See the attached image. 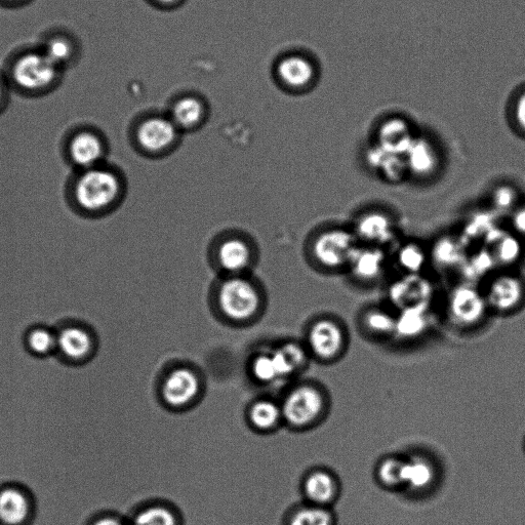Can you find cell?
I'll use <instances>...</instances> for the list:
<instances>
[{
	"label": "cell",
	"mask_w": 525,
	"mask_h": 525,
	"mask_svg": "<svg viewBox=\"0 0 525 525\" xmlns=\"http://www.w3.org/2000/svg\"><path fill=\"white\" fill-rule=\"evenodd\" d=\"M128 184L119 168L108 163L73 171L64 186V198L76 216L99 220L113 214L126 199Z\"/></svg>",
	"instance_id": "cell-1"
},
{
	"label": "cell",
	"mask_w": 525,
	"mask_h": 525,
	"mask_svg": "<svg viewBox=\"0 0 525 525\" xmlns=\"http://www.w3.org/2000/svg\"><path fill=\"white\" fill-rule=\"evenodd\" d=\"M2 70L12 92L27 99L53 94L63 84L66 74L38 45L12 52Z\"/></svg>",
	"instance_id": "cell-2"
},
{
	"label": "cell",
	"mask_w": 525,
	"mask_h": 525,
	"mask_svg": "<svg viewBox=\"0 0 525 525\" xmlns=\"http://www.w3.org/2000/svg\"><path fill=\"white\" fill-rule=\"evenodd\" d=\"M211 297L220 314L234 323L255 319L266 300L264 286L253 274L218 277Z\"/></svg>",
	"instance_id": "cell-3"
},
{
	"label": "cell",
	"mask_w": 525,
	"mask_h": 525,
	"mask_svg": "<svg viewBox=\"0 0 525 525\" xmlns=\"http://www.w3.org/2000/svg\"><path fill=\"white\" fill-rule=\"evenodd\" d=\"M259 259L256 241L241 231H225L212 242L209 250L211 266L218 277L253 274Z\"/></svg>",
	"instance_id": "cell-4"
},
{
	"label": "cell",
	"mask_w": 525,
	"mask_h": 525,
	"mask_svg": "<svg viewBox=\"0 0 525 525\" xmlns=\"http://www.w3.org/2000/svg\"><path fill=\"white\" fill-rule=\"evenodd\" d=\"M106 135L92 125H76L61 140V154L72 172L82 171L106 163L109 154Z\"/></svg>",
	"instance_id": "cell-5"
},
{
	"label": "cell",
	"mask_w": 525,
	"mask_h": 525,
	"mask_svg": "<svg viewBox=\"0 0 525 525\" xmlns=\"http://www.w3.org/2000/svg\"><path fill=\"white\" fill-rule=\"evenodd\" d=\"M183 133L169 115L152 114L137 120L130 138L136 151L148 158H163L176 150Z\"/></svg>",
	"instance_id": "cell-6"
},
{
	"label": "cell",
	"mask_w": 525,
	"mask_h": 525,
	"mask_svg": "<svg viewBox=\"0 0 525 525\" xmlns=\"http://www.w3.org/2000/svg\"><path fill=\"white\" fill-rule=\"evenodd\" d=\"M358 248L359 240L354 232L330 228L313 236L308 252L316 266L338 270L349 266Z\"/></svg>",
	"instance_id": "cell-7"
},
{
	"label": "cell",
	"mask_w": 525,
	"mask_h": 525,
	"mask_svg": "<svg viewBox=\"0 0 525 525\" xmlns=\"http://www.w3.org/2000/svg\"><path fill=\"white\" fill-rule=\"evenodd\" d=\"M37 45L65 72L76 67L83 59L82 40L63 27L49 29L40 36Z\"/></svg>",
	"instance_id": "cell-8"
},
{
	"label": "cell",
	"mask_w": 525,
	"mask_h": 525,
	"mask_svg": "<svg viewBox=\"0 0 525 525\" xmlns=\"http://www.w3.org/2000/svg\"><path fill=\"white\" fill-rule=\"evenodd\" d=\"M325 408L322 394L314 387L302 386L293 390L281 407L282 417L296 427L316 421Z\"/></svg>",
	"instance_id": "cell-9"
},
{
	"label": "cell",
	"mask_w": 525,
	"mask_h": 525,
	"mask_svg": "<svg viewBox=\"0 0 525 525\" xmlns=\"http://www.w3.org/2000/svg\"><path fill=\"white\" fill-rule=\"evenodd\" d=\"M318 75L312 59L303 54H289L282 57L275 66L279 84L290 92H305L313 87Z\"/></svg>",
	"instance_id": "cell-10"
},
{
	"label": "cell",
	"mask_w": 525,
	"mask_h": 525,
	"mask_svg": "<svg viewBox=\"0 0 525 525\" xmlns=\"http://www.w3.org/2000/svg\"><path fill=\"white\" fill-rule=\"evenodd\" d=\"M486 296L488 305L499 312H512L525 302V281L515 273H504L495 277Z\"/></svg>",
	"instance_id": "cell-11"
},
{
	"label": "cell",
	"mask_w": 525,
	"mask_h": 525,
	"mask_svg": "<svg viewBox=\"0 0 525 525\" xmlns=\"http://www.w3.org/2000/svg\"><path fill=\"white\" fill-rule=\"evenodd\" d=\"M488 306L486 296L469 285L456 288L449 301L452 317L462 326H472L479 322L486 315Z\"/></svg>",
	"instance_id": "cell-12"
},
{
	"label": "cell",
	"mask_w": 525,
	"mask_h": 525,
	"mask_svg": "<svg viewBox=\"0 0 525 525\" xmlns=\"http://www.w3.org/2000/svg\"><path fill=\"white\" fill-rule=\"evenodd\" d=\"M57 333V349L70 361L79 362L91 357L95 338L83 323H66Z\"/></svg>",
	"instance_id": "cell-13"
},
{
	"label": "cell",
	"mask_w": 525,
	"mask_h": 525,
	"mask_svg": "<svg viewBox=\"0 0 525 525\" xmlns=\"http://www.w3.org/2000/svg\"><path fill=\"white\" fill-rule=\"evenodd\" d=\"M308 342L316 356L331 359L342 350L344 334L337 322L320 319L313 323L308 334Z\"/></svg>",
	"instance_id": "cell-14"
},
{
	"label": "cell",
	"mask_w": 525,
	"mask_h": 525,
	"mask_svg": "<svg viewBox=\"0 0 525 525\" xmlns=\"http://www.w3.org/2000/svg\"><path fill=\"white\" fill-rule=\"evenodd\" d=\"M416 136L405 118L393 116L385 121L378 130L377 146L383 151L405 156Z\"/></svg>",
	"instance_id": "cell-15"
},
{
	"label": "cell",
	"mask_w": 525,
	"mask_h": 525,
	"mask_svg": "<svg viewBox=\"0 0 525 525\" xmlns=\"http://www.w3.org/2000/svg\"><path fill=\"white\" fill-rule=\"evenodd\" d=\"M431 294L432 288L428 280L420 274H407L391 288L390 299L401 310H405L427 307Z\"/></svg>",
	"instance_id": "cell-16"
},
{
	"label": "cell",
	"mask_w": 525,
	"mask_h": 525,
	"mask_svg": "<svg viewBox=\"0 0 525 525\" xmlns=\"http://www.w3.org/2000/svg\"><path fill=\"white\" fill-rule=\"evenodd\" d=\"M182 133L195 132L206 124L207 103L195 95H185L174 101L168 114Z\"/></svg>",
	"instance_id": "cell-17"
},
{
	"label": "cell",
	"mask_w": 525,
	"mask_h": 525,
	"mask_svg": "<svg viewBox=\"0 0 525 525\" xmlns=\"http://www.w3.org/2000/svg\"><path fill=\"white\" fill-rule=\"evenodd\" d=\"M354 233L358 240L380 248V246L390 244L394 239L395 226L388 215L381 212H370L358 219Z\"/></svg>",
	"instance_id": "cell-18"
},
{
	"label": "cell",
	"mask_w": 525,
	"mask_h": 525,
	"mask_svg": "<svg viewBox=\"0 0 525 525\" xmlns=\"http://www.w3.org/2000/svg\"><path fill=\"white\" fill-rule=\"evenodd\" d=\"M200 390L197 376L188 369L172 372L165 381L163 395L169 406L182 408L194 400Z\"/></svg>",
	"instance_id": "cell-19"
},
{
	"label": "cell",
	"mask_w": 525,
	"mask_h": 525,
	"mask_svg": "<svg viewBox=\"0 0 525 525\" xmlns=\"http://www.w3.org/2000/svg\"><path fill=\"white\" fill-rule=\"evenodd\" d=\"M32 511L31 499L23 490L16 487L0 490V524L26 525Z\"/></svg>",
	"instance_id": "cell-20"
},
{
	"label": "cell",
	"mask_w": 525,
	"mask_h": 525,
	"mask_svg": "<svg viewBox=\"0 0 525 525\" xmlns=\"http://www.w3.org/2000/svg\"><path fill=\"white\" fill-rule=\"evenodd\" d=\"M409 172L426 178L436 173L440 157L435 145L425 137H416L405 155Z\"/></svg>",
	"instance_id": "cell-21"
},
{
	"label": "cell",
	"mask_w": 525,
	"mask_h": 525,
	"mask_svg": "<svg viewBox=\"0 0 525 525\" xmlns=\"http://www.w3.org/2000/svg\"><path fill=\"white\" fill-rule=\"evenodd\" d=\"M348 267L355 278L374 281L385 271L386 255L379 247L359 246Z\"/></svg>",
	"instance_id": "cell-22"
},
{
	"label": "cell",
	"mask_w": 525,
	"mask_h": 525,
	"mask_svg": "<svg viewBox=\"0 0 525 525\" xmlns=\"http://www.w3.org/2000/svg\"><path fill=\"white\" fill-rule=\"evenodd\" d=\"M490 242L493 246L491 254L499 265L514 266L524 256L525 241L513 231H501L499 229Z\"/></svg>",
	"instance_id": "cell-23"
},
{
	"label": "cell",
	"mask_w": 525,
	"mask_h": 525,
	"mask_svg": "<svg viewBox=\"0 0 525 525\" xmlns=\"http://www.w3.org/2000/svg\"><path fill=\"white\" fill-rule=\"evenodd\" d=\"M368 161L373 169L391 182L401 181L409 172L405 156L387 153L377 145L370 149Z\"/></svg>",
	"instance_id": "cell-24"
},
{
	"label": "cell",
	"mask_w": 525,
	"mask_h": 525,
	"mask_svg": "<svg viewBox=\"0 0 525 525\" xmlns=\"http://www.w3.org/2000/svg\"><path fill=\"white\" fill-rule=\"evenodd\" d=\"M337 493L335 478L326 471L313 472L306 479L305 494L308 500L316 506L331 503Z\"/></svg>",
	"instance_id": "cell-25"
},
{
	"label": "cell",
	"mask_w": 525,
	"mask_h": 525,
	"mask_svg": "<svg viewBox=\"0 0 525 525\" xmlns=\"http://www.w3.org/2000/svg\"><path fill=\"white\" fill-rule=\"evenodd\" d=\"M432 258L441 268L462 266L466 259L465 242L453 237H443L436 242Z\"/></svg>",
	"instance_id": "cell-26"
},
{
	"label": "cell",
	"mask_w": 525,
	"mask_h": 525,
	"mask_svg": "<svg viewBox=\"0 0 525 525\" xmlns=\"http://www.w3.org/2000/svg\"><path fill=\"white\" fill-rule=\"evenodd\" d=\"M427 307H416L401 310L396 317V330L403 337H415L420 335L427 327Z\"/></svg>",
	"instance_id": "cell-27"
},
{
	"label": "cell",
	"mask_w": 525,
	"mask_h": 525,
	"mask_svg": "<svg viewBox=\"0 0 525 525\" xmlns=\"http://www.w3.org/2000/svg\"><path fill=\"white\" fill-rule=\"evenodd\" d=\"M25 342L32 354L48 356L57 349V333L47 327H33L26 333Z\"/></svg>",
	"instance_id": "cell-28"
},
{
	"label": "cell",
	"mask_w": 525,
	"mask_h": 525,
	"mask_svg": "<svg viewBox=\"0 0 525 525\" xmlns=\"http://www.w3.org/2000/svg\"><path fill=\"white\" fill-rule=\"evenodd\" d=\"M434 469L424 460L415 459L410 462H405L403 468V484H408L415 490L427 488L433 481Z\"/></svg>",
	"instance_id": "cell-29"
},
{
	"label": "cell",
	"mask_w": 525,
	"mask_h": 525,
	"mask_svg": "<svg viewBox=\"0 0 525 525\" xmlns=\"http://www.w3.org/2000/svg\"><path fill=\"white\" fill-rule=\"evenodd\" d=\"M282 417L281 407L270 400H261L255 403L250 411L252 424L260 430H269L275 427Z\"/></svg>",
	"instance_id": "cell-30"
},
{
	"label": "cell",
	"mask_w": 525,
	"mask_h": 525,
	"mask_svg": "<svg viewBox=\"0 0 525 525\" xmlns=\"http://www.w3.org/2000/svg\"><path fill=\"white\" fill-rule=\"evenodd\" d=\"M397 263L406 274L417 275L425 268L428 257L419 245L408 244L397 252Z\"/></svg>",
	"instance_id": "cell-31"
},
{
	"label": "cell",
	"mask_w": 525,
	"mask_h": 525,
	"mask_svg": "<svg viewBox=\"0 0 525 525\" xmlns=\"http://www.w3.org/2000/svg\"><path fill=\"white\" fill-rule=\"evenodd\" d=\"M132 525H181L176 513L164 506H152L135 515Z\"/></svg>",
	"instance_id": "cell-32"
},
{
	"label": "cell",
	"mask_w": 525,
	"mask_h": 525,
	"mask_svg": "<svg viewBox=\"0 0 525 525\" xmlns=\"http://www.w3.org/2000/svg\"><path fill=\"white\" fill-rule=\"evenodd\" d=\"M333 514L322 506H309L296 511L287 525H334Z\"/></svg>",
	"instance_id": "cell-33"
},
{
	"label": "cell",
	"mask_w": 525,
	"mask_h": 525,
	"mask_svg": "<svg viewBox=\"0 0 525 525\" xmlns=\"http://www.w3.org/2000/svg\"><path fill=\"white\" fill-rule=\"evenodd\" d=\"M493 206L500 213L512 214L522 203L520 191L513 185L497 187L492 196Z\"/></svg>",
	"instance_id": "cell-34"
},
{
	"label": "cell",
	"mask_w": 525,
	"mask_h": 525,
	"mask_svg": "<svg viewBox=\"0 0 525 525\" xmlns=\"http://www.w3.org/2000/svg\"><path fill=\"white\" fill-rule=\"evenodd\" d=\"M253 372L259 381L265 383L285 379L273 352L258 356L254 362Z\"/></svg>",
	"instance_id": "cell-35"
},
{
	"label": "cell",
	"mask_w": 525,
	"mask_h": 525,
	"mask_svg": "<svg viewBox=\"0 0 525 525\" xmlns=\"http://www.w3.org/2000/svg\"><path fill=\"white\" fill-rule=\"evenodd\" d=\"M365 326L375 334L388 335L396 330V318L384 310L372 309L366 313Z\"/></svg>",
	"instance_id": "cell-36"
},
{
	"label": "cell",
	"mask_w": 525,
	"mask_h": 525,
	"mask_svg": "<svg viewBox=\"0 0 525 525\" xmlns=\"http://www.w3.org/2000/svg\"><path fill=\"white\" fill-rule=\"evenodd\" d=\"M472 222L468 223L466 227L465 236L468 239L475 240L479 238L490 239L499 229L496 228L492 216L481 214L478 215Z\"/></svg>",
	"instance_id": "cell-37"
},
{
	"label": "cell",
	"mask_w": 525,
	"mask_h": 525,
	"mask_svg": "<svg viewBox=\"0 0 525 525\" xmlns=\"http://www.w3.org/2000/svg\"><path fill=\"white\" fill-rule=\"evenodd\" d=\"M403 468H405V462L388 459L379 468V478L387 487H398L403 484Z\"/></svg>",
	"instance_id": "cell-38"
},
{
	"label": "cell",
	"mask_w": 525,
	"mask_h": 525,
	"mask_svg": "<svg viewBox=\"0 0 525 525\" xmlns=\"http://www.w3.org/2000/svg\"><path fill=\"white\" fill-rule=\"evenodd\" d=\"M470 263L471 268L468 270V273H470L471 277H474L486 274V272H488L493 267V264L496 263V261L493 255L488 252L473 256Z\"/></svg>",
	"instance_id": "cell-39"
},
{
	"label": "cell",
	"mask_w": 525,
	"mask_h": 525,
	"mask_svg": "<svg viewBox=\"0 0 525 525\" xmlns=\"http://www.w3.org/2000/svg\"><path fill=\"white\" fill-rule=\"evenodd\" d=\"M512 118L518 132L525 137V91L514 100Z\"/></svg>",
	"instance_id": "cell-40"
},
{
	"label": "cell",
	"mask_w": 525,
	"mask_h": 525,
	"mask_svg": "<svg viewBox=\"0 0 525 525\" xmlns=\"http://www.w3.org/2000/svg\"><path fill=\"white\" fill-rule=\"evenodd\" d=\"M512 231L525 241V203L511 214Z\"/></svg>",
	"instance_id": "cell-41"
},
{
	"label": "cell",
	"mask_w": 525,
	"mask_h": 525,
	"mask_svg": "<svg viewBox=\"0 0 525 525\" xmlns=\"http://www.w3.org/2000/svg\"><path fill=\"white\" fill-rule=\"evenodd\" d=\"M13 92L7 82V79L5 77V74L2 69H0V115H3L10 103H11V96Z\"/></svg>",
	"instance_id": "cell-42"
},
{
	"label": "cell",
	"mask_w": 525,
	"mask_h": 525,
	"mask_svg": "<svg viewBox=\"0 0 525 525\" xmlns=\"http://www.w3.org/2000/svg\"><path fill=\"white\" fill-rule=\"evenodd\" d=\"M33 2L34 0H0V8L17 10L25 8Z\"/></svg>",
	"instance_id": "cell-43"
},
{
	"label": "cell",
	"mask_w": 525,
	"mask_h": 525,
	"mask_svg": "<svg viewBox=\"0 0 525 525\" xmlns=\"http://www.w3.org/2000/svg\"><path fill=\"white\" fill-rule=\"evenodd\" d=\"M92 525H126L123 520L115 516H102L96 519Z\"/></svg>",
	"instance_id": "cell-44"
},
{
	"label": "cell",
	"mask_w": 525,
	"mask_h": 525,
	"mask_svg": "<svg viewBox=\"0 0 525 525\" xmlns=\"http://www.w3.org/2000/svg\"><path fill=\"white\" fill-rule=\"evenodd\" d=\"M151 2L161 8H175L179 6L183 0H151Z\"/></svg>",
	"instance_id": "cell-45"
},
{
	"label": "cell",
	"mask_w": 525,
	"mask_h": 525,
	"mask_svg": "<svg viewBox=\"0 0 525 525\" xmlns=\"http://www.w3.org/2000/svg\"><path fill=\"white\" fill-rule=\"evenodd\" d=\"M0 525H3V524H0Z\"/></svg>",
	"instance_id": "cell-46"
}]
</instances>
